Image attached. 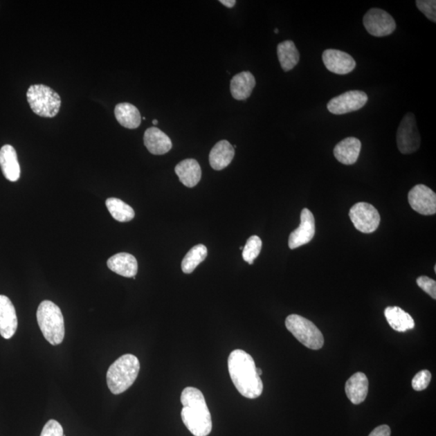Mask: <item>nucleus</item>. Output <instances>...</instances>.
<instances>
[{
	"mask_svg": "<svg viewBox=\"0 0 436 436\" xmlns=\"http://www.w3.org/2000/svg\"><path fill=\"white\" fill-rule=\"evenodd\" d=\"M37 318L46 340L53 346L60 345L65 336L64 318L60 308L51 300H44L39 305Z\"/></svg>",
	"mask_w": 436,
	"mask_h": 436,
	"instance_id": "4",
	"label": "nucleus"
},
{
	"mask_svg": "<svg viewBox=\"0 0 436 436\" xmlns=\"http://www.w3.org/2000/svg\"><path fill=\"white\" fill-rule=\"evenodd\" d=\"M62 425L55 419L48 420L42 429L41 436H63Z\"/></svg>",
	"mask_w": 436,
	"mask_h": 436,
	"instance_id": "32",
	"label": "nucleus"
},
{
	"mask_svg": "<svg viewBox=\"0 0 436 436\" xmlns=\"http://www.w3.org/2000/svg\"><path fill=\"white\" fill-rule=\"evenodd\" d=\"M430 380L431 373L428 370H421L412 380V387L416 391L424 390L428 387Z\"/></svg>",
	"mask_w": 436,
	"mask_h": 436,
	"instance_id": "30",
	"label": "nucleus"
},
{
	"mask_svg": "<svg viewBox=\"0 0 436 436\" xmlns=\"http://www.w3.org/2000/svg\"><path fill=\"white\" fill-rule=\"evenodd\" d=\"M349 217L356 229L365 234L376 231L381 222V216L376 208L365 202L354 205L349 211Z\"/></svg>",
	"mask_w": 436,
	"mask_h": 436,
	"instance_id": "8",
	"label": "nucleus"
},
{
	"mask_svg": "<svg viewBox=\"0 0 436 436\" xmlns=\"http://www.w3.org/2000/svg\"><path fill=\"white\" fill-rule=\"evenodd\" d=\"M106 206L108 208L111 217L120 222H127L133 220L135 216L134 210L127 203L118 198H109L106 201Z\"/></svg>",
	"mask_w": 436,
	"mask_h": 436,
	"instance_id": "26",
	"label": "nucleus"
},
{
	"mask_svg": "<svg viewBox=\"0 0 436 436\" xmlns=\"http://www.w3.org/2000/svg\"><path fill=\"white\" fill-rule=\"evenodd\" d=\"M256 82L253 75L249 71H244L235 75L230 81V92L237 100H245L252 93Z\"/></svg>",
	"mask_w": 436,
	"mask_h": 436,
	"instance_id": "22",
	"label": "nucleus"
},
{
	"mask_svg": "<svg viewBox=\"0 0 436 436\" xmlns=\"http://www.w3.org/2000/svg\"><path fill=\"white\" fill-rule=\"evenodd\" d=\"M416 5L426 18L436 22V1L435 0H417Z\"/></svg>",
	"mask_w": 436,
	"mask_h": 436,
	"instance_id": "29",
	"label": "nucleus"
},
{
	"mask_svg": "<svg viewBox=\"0 0 436 436\" xmlns=\"http://www.w3.org/2000/svg\"><path fill=\"white\" fill-rule=\"evenodd\" d=\"M240 250H244V246H240Z\"/></svg>",
	"mask_w": 436,
	"mask_h": 436,
	"instance_id": "38",
	"label": "nucleus"
},
{
	"mask_svg": "<svg viewBox=\"0 0 436 436\" xmlns=\"http://www.w3.org/2000/svg\"><path fill=\"white\" fill-rule=\"evenodd\" d=\"M274 32H275V33H279L278 28H275Z\"/></svg>",
	"mask_w": 436,
	"mask_h": 436,
	"instance_id": "37",
	"label": "nucleus"
},
{
	"mask_svg": "<svg viewBox=\"0 0 436 436\" xmlns=\"http://www.w3.org/2000/svg\"><path fill=\"white\" fill-rule=\"evenodd\" d=\"M174 172L184 186L193 188L200 182L201 168L196 159L188 158L176 165Z\"/></svg>",
	"mask_w": 436,
	"mask_h": 436,
	"instance_id": "19",
	"label": "nucleus"
},
{
	"mask_svg": "<svg viewBox=\"0 0 436 436\" xmlns=\"http://www.w3.org/2000/svg\"><path fill=\"white\" fill-rule=\"evenodd\" d=\"M116 120L123 127L134 129L139 127L142 118L137 107L129 103H120L115 107Z\"/></svg>",
	"mask_w": 436,
	"mask_h": 436,
	"instance_id": "24",
	"label": "nucleus"
},
{
	"mask_svg": "<svg viewBox=\"0 0 436 436\" xmlns=\"http://www.w3.org/2000/svg\"><path fill=\"white\" fill-rule=\"evenodd\" d=\"M17 327L16 309L11 300L6 296L0 295V336L3 338H11L16 333Z\"/></svg>",
	"mask_w": 436,
	"mask_h": 436,
	"instance_id": "14",
	"label": "nucleus"
},
{
	"mask_svg": "<svg viewBox=\"0 0 436 436\" xmlns=\"http://www.w3.org/2000/svg\"><path fill=\"white\" fill-rule=\"evenodd\" d=\"M228 368L231 380L241 395L255 399L262 394L263 382L257 373L254 358L248 353L240 349L233 351L228 358Z\"/></svg>",
	"mask_w": 436,
	"mask_h": 436,
	"instance_id": "1",
	"label": "nucleus"
},
{
	"mask_svg": "<svg viewBox=\"0 0 436 436\" xmlns=\"http://www.w3.org/2000/svg\"><path fill=\"white\" fill-rule=\"evenodd\" d=\"M235 157V148L226 140H221L212 147L210 154V163L212 169L221 171L231 163Z\"/></svg>",
	"mask_w": 436,
	"mask_h": 436,
	"instance_id": "21",
	"label": "nucleus"
},
{
	"mask_svg": "<svg viewBox=\"0 0 436 436\" xmlns=\"http://www.w3.org/2000/svg\"><path fill=\"white\" fill-rule=\"evenodd\" d=\"M368 97L362 91H349L328 102L327 109L334 115H343L363 108L367 104Z\"/></svg>",
	"mask_w": 436,
	"mask_h": 436,
	"instance_id": "10",
	"label": "nucleus"
},
{
	"mask_svg": "<svg viewBox=\"0 0 436 436\" xmlns=\"http://www.w3.org/2000/svg\"><path fill=\"white\" fill-rule=\"evenodd\" d=\"M181 403V418L188 430L195 436L210 435L212 418L202 392L197 388H185L182 392Z\"/></svg>",
	"mask_w": 436,
	"mask_h": 436,
	"instance_id": "2",
	"label": "nucleus"
},
{
	"mask_svg": "<svg viewBox=\"0 0 436 436\" xmlns=\"http://www.w3.org/2000/svg\"><path fill=\"white\" fill-rule=\"evenodd\" d=\"M285 326L304 346L312 350H319L323 347L322 332L309 320L298 314H291L285 320Z\"/></svg>",
	"mask_w": 436,
	"mask_h": 436,
	"instance_id": "6",
	"label": "nucleus"
},
{
	"mask_svg": "<svg viewBox=\"0 0 436 436\" xmlns=\"http://www.w3.org/2000/svg\"><path fill=\"white\" fill-rule=\"evenodd\" d=\"M278 55L283 71H289L298 64L300 53L292 41L280 42L278 46Z\"/></svg>",
	"mask_w": 436,
	"mask_h": 436,
	"instance_id": "25",
	"label": "nucleus"
},
{
	"mask_svg": "<svg viewBox=\"0 0 436 436\" xmlns=\"http://www.w3.org/2000/svg\"><path fill=\"white\" fill-rule=\"evenodd\" d=\"M219 2L229 8H232L236 4L235 0H220Z\"/></svg>",
	"mask_w": 436,
	"mask_h": 436,
	"instance_id": "34",
	"label": "nucleus"
},
{
	"mask_svg": "<svg viewBox=\"0 0 436 436\" xmlns=\"http://www.w3.org/2000/svg\"><path fill=\"white\" fill-rule=\"evenodd\" d=\"M391 430L388 425H381L372 431L368 436H390Z\"/></svg>",
	"mask_w": 436,
	"mask_h": 436,
	"instance_id": "33",
	"label": "nucleus"
},
{
	"mask_svg": "<svg viewBox=\"0 0 436 436\" xmlns=\"http://www.w3.org/2000/svg\"><path fill=\"white\" fill-rule=\"evenodd\" d=\"M385 316L390 326L399 332H406L415 328L413 318L403 309L397 307H389L385 309Z\"/></svg>",
	"mask_w": 436,
	"mask_h": 436,
	"instance_id": "23",
	"label": "nucleus"
},
{
	"mask_svg": "<svg viewBox=\"0 0 436 436\" xmlns=\"http://www.w3.org/2000/svg\"><path fill=\"white\" fill-rule=\"evenodd\" d=\"M410 206L421 215H434L436 212V194L424 184H417L408 194Z\"/></svg>",
	"mask_w": 436,
	"mask_h": 436,
	"instance_id": "11",
	"label": "nucleus"
},
{
	"mask_svg": "<svg viewBox=\"0 0 436 436\" xmlns=\"http://www.w3.org/2000/svg\"><path fill=\"white\" fill-rule=\"evenodd\" d=\"M417 284L419 287L428 293L434 300L436 299V282L435 280L428 278V276H420L417 279Z\"/></svg>",
	"mask_w": 436,
	"mask_h": 436,
	"instance_id": "31",
	"label": "nucleus"
},
{
	"mask_svg": "<svg viewBox=\"0 0 436 436\" xmlns=\"http://www.w3.org/2000/svg\"><path fill=\"white\" fill-rule=\"evenodd\" d=\"M152 123L154 124V125H158V121L157 120H154L152 121Z\"/></svg>",
	"mask_w": 436,
	"mask_h": 436,
	"instance_id": "36",
	"label": "nucleus"
},
{
	"mask_svg": "<svg viewBox=\"0 0 436 436\" xmlns=\"http://www.w3.org/2000/svg\"><path fill=\"white\" fill-rule=\"evenodd\" d=\"M140 371L138 357L125 354L111 365L107 372V384L111 394H122L137 379Z\"/></svg>",
	"mask_w": 436,
	"mask_h": 436,
	"instance_id": "3",
	"label": "nucleus"
},
{
	"mask_svg": "<svg viewBox=\"0 0 436 436\" xmlns=\"http://www.w3.org/2000/svg\"><path fill=\"white\" fill-rule=\"evenodd\" d=\"M27 100L34 113L42 118H55L62 105L61 97L51 87L43 84L29 87Z\"/></svg>",
	"mask_w": 436,
	"mask_h": 436,
	"instance_id": "5",
	"label": "nucleus"
},
{
	"mask_svg": "<svg viewBox=\"0 0 436 436\" xmlns=\"http://www.w3.org/2000/svg\"><path fill=\"white\" fill-rule=\"evenodd\" d=\"M144 144L152 154H167L172 148L171 138L156 127H150L144 134Z\"/></svg>",
	"mask_w": 436,
	"mask_h": 436,
	"instance_id": "15",
	"label": "nucleus"
},
{
	"mask_svg": "<svg viewBox=\"0 0 436 436\" xmlns=\"http://www.w3.org/2000/svg\"><path fill=\"white\" fill-rule=\"evenodd\" d=\"M397 143L399 152L403 154L415 153L419 149L421 138L413 113H406L402 118L397 129Z\"/></svg>",
	"mask_w": 436,
	"mask_h": 436,
	"instance_id": "7",
	"label": "nucleus"
},
{
	"mask_svg": "<svg viewBox=\"0 0 436 436\" xmlns=\"http://www.w3.org/2000/svg\"><path fill=\"white\" fill-rule=\"evenodd\" d=\"M315 219L311 211L303 208L300 213V224L298 229L291 233L289 239V246L291 250L309 244L315 235Z\"/></svg>",
	"mask_w": 436,
	"mask_h": 436,
	"instance_id": "12",
	"label": "nucleus"
},
{
	"mask_svg": "<svg viewBox=\"0 0 436 436\" xmlns=\"http://www.w3.org/2000/svg\"><path fill=\"white\" fill-rule=\"evenodd\" d=\"M363 26L372 36L381 37L395 31L396 22L391 15L379 8L368 10L363 19Z\"/></svg>",
	"mask_w": 436,
	"mask_h": 436,
	"instance_id": "9",
	"label": "nucleus"
},
{
	"mask_svg": "<svg viewBox=\"0 0 436 436\" xmlns=\"http://www.w3.org/2000/svg\"><path fill=\"white\" fill-rule=\"evenodd\" d=\"M207 254L208 250L205 245L199 244L193 246L182 261L181 269L183 273H192L197 266L206 259Z\"/></svg>",
	"mask_w": 436,
	"mask_h": 436,
	"instance_id": "27",
	"label": "nucleus"
},
{
	"mask_svg": "<svg viewBox=\"0 0 436 436\" xmlns=\"http://www.w3.org/2000/svg\"><path fill=\"white\" fill-rule=\"evenodd\" d=\"M361 150V140L356 138H347L338 143L334 149V155L344 165L356 163Z\"/></svg>",
	"mask_w": 436,
	"mask_h": 436,
	"instance_id": "18",
	"label": "nucleus"
},
{
	"mask_svg": "<svg viewBox=\"0 0 436 436\" xmlns=\"http://www.w3.org/2000/svg\"><path fill=\"white\" fill-rule=\"evenodd\" d=\"M257 373H258L259 376H261L263 372H262L260 368L257 367Z\"/></svg>",
	"mask_w": 436,
	"mask_h": 436,
	"instance_id": "35",
	"label": "nucleus"
},
{
	"mask_svg": "<svg viewBox=\"0 0 436 436\" xmlns=\"http://www.w3.org/2000/svg\"><path fill=\"white\" fill-rule=\"evenodd\" d=\"M0 167L5 178L16 182L21 177V167L16 149L11 145H5L0 149Z\"/></svg>",
	"mask_w": 436,
	"mask_h": 436,
	"instance_id": "16",
	"label": "nucleus"
},
{
	"mask_svg": "<svg viewBox=\"0 0 436 436\" xmlns=\"http://www.w3.org/2000/svg\"><path fill=\"white\" fill-rule=\"evenodd\" d=\"M262 249V240L260 237L253 235L246 241L244 250H242V258L249 264H253L254 260L259 256Z\"/></svg>",
	"mask_w": 436,
	"mask_h": 436,
	"instance_id": "28",
	"label": "nucleus"
},
{
	"mask_svg": "<svg viewBox=\"0 0 436 436\" xmlns=\"http://www.w3.org/2000/svg\"><path fill=\"white\" fill-rule=\"evenodd\" d=\"M323 61L327 69L336 75H347L355 69L356 62L348 53L329 48L323 53Z\"/></svg>",
	"mask_w": 436,
	"mask_h": 436,
	"instance_id": "13",
	"label": "nucleus"
},
{
	"mask_svg": "<svg viewBox=\"0 0 436 436\" xmlns=\"http://www.w3.org/2000/svg\"><path fill=\"white\" fill-rule=\"evenodd\" d=\"M109 269L124 278H133L138 273V261L128 253L114 255L107 262Z\"/></svg>",
	"mask_w": 436,
	"mask_h": 436,
	"instance_id": "17",
	"label": "nucleus"
},
{
	"mask_svg": "<svg viewBox=\"0 0 436 436\" xmlns=\"http://www.w3.org/2000/svg\"><path fill=\"white\" fill-rule=\"evenodd\" d=\"M346 394L353 404L358 405L366 399L368 392L367 377L363 372L353 374L346 383Z\"/></svg>",
	"mask_w": 436,
	"mask_h": 436,
	"instance_id": "20",
	"label": "nucleus"
}]
</instances>
